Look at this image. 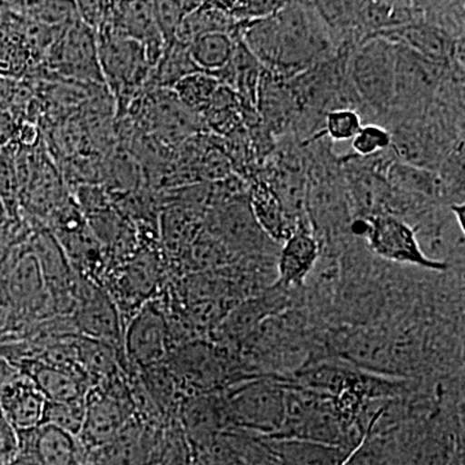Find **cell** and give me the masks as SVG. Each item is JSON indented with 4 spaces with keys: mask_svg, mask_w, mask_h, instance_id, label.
<instances>
[{
    "mask_svg": "<svg viewBox=\"0 0 465 465\" xmlns=\"http://www.w3.org/2000/svg\"><path fill=\"white\" fill-rule=\"evenodd\" d=\"M396 45L372 36L351 52L348 63L349 81L362 103L365 114L381 124L391 110L394 96Z\"/></svg>",
    "mask_w": 465,
    "mask_h": 465,
    "instance_id": "obj_1",
    "label": "cell"
},
{
    "mask_svg": "<svg viewBox=\"0 0 465 465\" xmlns=\"http://www.w3.org/2000/svg\"><path fill=\"white\" fill-rule=\"evenodd\" d=\"M127 375L124 372L97 382L85 394L84 423L78 439L87 452L115 439L136 418Z\"/></svg>",
    "mask_w": 465,
    "mask_h": 465,
    "instance_id": "obj_2",
    "label": "cell"
},
{
    "mask_svg": "<svg viewBox=\"0 0 465 465\" xmlns=\"http://www.w3.org/2000/svg\"><path fill=\"white\" fill-rule=\"evenodd\" d=\"M101 74L114 92L118 108H127L149 84L153 67L139 42L125 38L106 26L96 33Z\"/></svg>",
    "mask_w": 465,
    "mask_h": 465,
    "instance_id": "obj_3",
    "label": "cell"
},
{
    "mask_svg": "<svg viewBox=\"0 0 465 465\" xmlns=\"http://www.w3.org/2000/svg\"><path fill=\"white\" fill-rule=\"evenodd\" d=\"M351 229L356 234L363 235L372 252L388 262L434 272L448 269L445 262L425 255L414 229L399 217L378 215L370 219H354Z\"/></svg>",
    "mask_w": 465,
    "mask_h": 465,
    "instance_id": "obj_4",
    "label": "cell"
},
{
    "mask_svg": "<svg viewBox=\"0 0 465 465\" xmlns=\"http://www.w3.org/2000/svg\"><path fill=\"white\" fill-rule=\"evenodd\" d=\"M446 69L448 66L434 64L405 45H396L394 96L388 114L409 115L427 109L439 92Z\"/></svg>",
    "mask_w": 465,
    "mask_h": 465,
    "instance_id": "obj_5",
    "label": "cell"
},
{
    "mask_svg": "<svg viewBox=\"0 0 465 465\" xmlns=\"http://www.w3.org/2000/svg\"><path fill=\"white\" fill-rule=\"evenodd\" d=\"M168 353V324L155 300H148L128 317L124 329L125 370L139 374L161 365Z\"/></svg>",
    "mask_w": 465,
    "mask_h": 465,
    "instance_id": "obj_6",
    "label": "cell"
},
{
    "mask_svg": "<svg viewBox=\"0 0 465 465\" xmlns=\"http://www.w3.org/2000/svg\"><path fill=\"white\" fill-rule=\"evenodd\" d=\"M286 388L274 382H247L229 394L226 411L241 427L264 433H281L286 415Z\"/></svg>",
    "mask_w": 465,
    "mask_h": 465,
    "instance_id": "obj_7",
    "label": "cell"
},
{
    "mask_svg": "<svg viewBox=\"0 0 465 465\" xmlns=\"http://www.w3.org/2000/svg\"><path fill=\"white\" fill-rule=\"evenodd\" d=\"M74 327L84 338L105 342L124 353V320L108 290L94 280L81 277L75 307Z\"/></svg>",
    "mask_w": 465,
    "mask_h": 465,
    "instance_id": "obj_8",
    "label": "cell"
},
{
    "mask_svg": "<svg viewBox=\"0 0 465 465\" xmlns=\"http://www.w3.org/2000/svg\"><path fill=\"white\" fill-rule=\"evenodd\" d=\"M162 452L157 424L136 416L115 439L88 452V465H161Z\"/></svg>",
    "mask_w": 465,
    "mask_h": 465,
    "instance_id": "obj_9",
    "label": "cell"
},
{
    "mask_svg": "<svg viewBox=\"0 0 465 465\" xmlns=\"http://www.w3.org/2000/svg\"><path fill=\"white\" fill-rule=\"evenodd\" d=\"M20 450L12 465H88V452L78 437L42 424L18 432Z\"/></svg>",
    "mask_w": 465,
    "mask_h": 465,
    "instance_id": "obj_10",
    "label": "cell"
},
{
    "mask_svg": "<svg viewBox=\"0 0 465 465\" xmlns=\"http://www.w3.org/2000/svg\"><path fill=\"white\" fill-rule=\"evenodd\" d=\"M374 36L405 45L419 56L442 66H464V38L455 39L440 27L419 21L397 29L385 30ZM370 39V38H369Z\"/></svg>",
    "mask_w": 465,
    "mask_h": 465,
    "instance_id": "obj_11",
    "label": "cell"
},
{
    "mask_svg": "<svg viewBox=\"0 0 465 465\" xmlns=\"http://www.w3.org/2000/svg\"><path fill=\"white\" fill-rule=\"evenodd\" d=\"M54 66L63 74L84 81L103 82L96 32L79 18L64 34L54 51Z\"/></svg>",
    "mask_w": 465,
    "mask_h": 465,
    "instance_id": "obj_12",
    "label": "cell"
},
{
    "mask_svg": "<svg viewBox=\"0 0 465 465\" xmlns=\"http://www.w3.org/2000/svg\"><path fill=\"white\" fill-rule=\"evenodd\" d=\"M16 369L33 379L48 402H67L85 399L90 381L81 369L51 365L38 360H24Z\"/></svg>",
    "mask_w": 465,
    "mask_h": 465,
    "instance_id": "obj_13",
    "label": "cell"
},
{
    "mask_svg": "<svg viewBox=\"0 0 465 465\" xmlns=\"http://www.w3.org/2000/svg\"><path fill=\"white\" fill-rule=\"evenodd\" d=\"M47 400L32 378L18 371L0 391V410L17 432L42 425Z\"/></svg>",
    "mask_w": 465,
    "mask_h": 465,
    "instance_id": "obj_14",
    "label": "cell"
},
{
    "mask_svg": "<svg viewBox=\"0 0 465 465\" xmlns=\"http://www.w3.org/2000/svg\"><path fill=\"white\" fill-rule=\"evenodd\" d=\"M249 203L256 223L269 240L284 243L293 232L308 229L291 215L277 193L264 180L255 179L250 183Z\"/></svg>",
    "mask_w": 465,
    "mask_h": 465,
    "instance_id": "obj_15",
    "label": "cell"
},
{
    "mask_svg": "<svg viewBox=\"0 0 465 465\" xmlns=\"http://www.w3.org/2000/svg\"><path fill=\"white\" fill-rule=\"evenodd\" d=\"M320 246V242L312 231L300 229L293 232L284 242L278 259V284L284 289L302 286L316 265Z\"/></svg>",
    "mask_w": 465,
    "mask_h": 465,
    "instance_id": "obj_16",
    "label": "cell"
},
{
    "mask_svg": "<svg viewBox=\"0 0 465 465\" xmlns=\"http://www.w3.org/2000/svg\"><path fill=\"white\" fill-rule=\"evenodd\" d=\"M269 448L283 465L347 464V452L344 449L314 440L277 437L272 440Z\"/></svg>",
    "mask_w": 465,
    "mask_h": 465,
    "instance_id": "obj_17",
    "label": "cell"
},
{
    "mask_svg": "<svg viewBox=\"0 0 465 465\" xmlns=\"http://www.w3.org/2000/svg\"><path fill=\"white\" fill-rule=\"evenodd\" d=\"M238 24L226 11L224 3H200L197 8L183 17L174 41L189 47L195 39L210 33L231 34L235 39Z\"/></svg>",
    "mask_w": 465,
    "mask_h": 465,
    "instance_id": "obj_18",
    "label": "cell"
},
{
    "mask_svg": "<svg viewBox=\"0 0 465 465\" xmlns=\"http://www.w3.org/2000/svg\"><path fill=\"white\" fill-rule=\"evenodd\" d=\"M387 182L393 191L428 198L445 204L439 173L425 168L394 161L387 171Z\"/></svg>",
    "mask_w": 465,
    "mask_h": 465,
    "instance_id": "obj_19",
    "label": "cell"
},
{
    "mask_svg": "<svg viewBox=\"0 0 465 465\" xmlns=\"http://www.w3.org/2000/svg\"><path fill=\"white\" fill-rule=\"evenodd\" d=\"M238 39L231 34L210 33L195 39L189 45V54L200 72L213 74L224 69L234 54Z\"/></svg>",
    "mask_w": 465,
    "mask_h": 465,
    "instance_id": "obj_20",
    "label": "cell"
},
{
    "mask_svg": "<svg viewBox=\"0 0 465 465\" xmlns=\"http://www.w3.org/2000/svg\"><path fill=\"white\" fill-rule=\"evenodd\" d=\"M220 82L208 73L195 72L183 76L173 87L174 96L186 109L202 116L219 90Z\"/></svg>",
    "mask_w": 465,
    "mask_h": 465,
    "instance_id": "obj_21",
    "label": "cell"
},
{
    "mask_svg": "<svg viewBox=\"0 0 465 465\" xmlns=\"http://www.w3.org/2000/svg\"><path fill=\"white\" fill-rule=\"evenodd\" d=\"M200 213L180 206L170 208L162 220V235L168 250L173 253L182 252L191 246L200 226Z\"/></svg>",
    "mask_w": 465,
    "mask_h": 465,
    "instance_id": "obj_22",
    "label": "cell"
},
{
    "mask_svg": "<svg viewBox=\"0 0 465 465\" xmlns=\"http://www.w3.org/2000/svg\"><path fill=\"white\" fill-rule=\"evenodd\" d=\"M85 399L67 402H48L42 424L52 425L64 432L79 437L84 428Z\"/></svg>",
    "mask_w": 465,
    "mask_h": 465,
    "instance_id": "obj_23",
    "label": "cell"
},
{
    "mask_svg": "<svg viewBox=\"0 0 465 465\" xmlns=\"http://www.w3.org/2000/svg\"><path fill=\"white\" fill-rule=\"evenodd\" d=\"M200 3L191 2H155L153 3V14L159 32L166 45L174 41L177 29L186 15L197 8Z\"/></svg>",
    "mask_w": 465,
    "mask_h": 465,
    "instance_id": "obj_24",
    "label": "cell"
},
{
    "mask_svg": "<svg viewBox=\"0 0 465 465\" xmlns=\"http://www.w3.org/2000/svg\"><path fill=\"white\" fill-rule=\"evenodd\" d=\"M362 125V116L356 110H332L324 116L323 134L330 142H347L354 139Z\"/></svg>",
    "mask_w": 465,
    "mask_h": 465,
    "instance_id": "obj_25",
    "label": "cell"
},
{
    "mask_svg": "<svg viewBox=\"0 0 465 465\" xmlns=\"http://www.w3.org/2000/svg\"><path fill=\"white\" fill-rule=\"evenodd\" d=\"M391 148V134L381 124H363L360 133L351 140L353 154L358 157H372Z\"/></svg>",
    "mask_w": 465,
    "mask_h": 465,
    "instance_id": "obj_26",
    "label": "cell"
},
{
    "mask_svg": "<svg viewBox=\"0 0 465 465\" xmlns=\"http://www.w3.org/2000/svg\"><path fill=\"white\" fill-rule=\"evenodd\" d=\"M219 409V405L213 402V401L195 400L194 402L189 403L188 407H186V424L192 430H202V432L213 430L216 425L222 424V419L228 416L226 410L222 411Z\"/></svg>",
    "mask_w": 465,
    "mask_h": 465,
    "instance_id": "obj_27",
    "label": "cell"
},
{
    "mask_svg": "<svg viewBox=\"0 0 465 465\" xmlns=\"http://www.w3.org/2000/svg\"><path fill=\"white\" fill-rule=\"evenodd\" d=\"M20 450L18 432L0 410V465H12Z\"/></svg>",
    "mask_w": 465,
    "mask_h": 465,
    "instance_id": "obj_28",
    "label": "cell"
},
{
    "mask_svg": "<svg viewBox=\"0 0 465 465\" xmlns=\"http://www.w3.org/2000/svg\"><path fill=\"white\" fill-rule=\"evenodd\" d=\"M17 122L8 110L0 109V150L14 143L17 134Z\"/></svg>",
    "mask_w": 465,
    "mask_h": 465,
    "instance_id": "obj_29",
    "label": "cell"
},
{
    "mask_svg": "<svg viewBox=\"0 0 465 465\" xmlns=\"http://www.w3.org/2000/svg\"><path fill=\"white\" fill-rule=\"evenodd\" d=\"M15 326L11 314L5 309L0 308V345L15 342Z\"/></svg>",
    "mask_w": 465,
    "mask_h": 465,
    "instance_id": "obj_30",
    "label": "cell"
},
{
    "mask_svg": "<svg viewBox=\"0 0 465 465\" xmlns=\"http://www.w3.org/2000/svg\"><path fill=\"white\" fill-rule=\"evenodd\" d=\"M18 220V213L11 210L5 198L0 195V229L8 228Z\"/></svg>",
    "mask_w": 465,
    "mask_h": 465,
    "instance_id": "obj_31",
    "label": "cell"
},
{
    "mask_svg": "<svg viewBox=\"0 0 465 465\" xmlns=\"http://www.w3.org/2000/svg\"><path fill=\"white\" fill-rule=\"evenodd\" d=\"M17 372L18 370L12 365L11 361L0 354V391Z\"/></svg>",
    "mask_w": 465,
    "mask_h": 465,
    "instance_id": "obj_32",
    "label": "cell"
},
{
    "mask_svg": "<svg viewBox=\"0 0 465 465\" xmlns=\"http://www.w3.org/2000/svg\"><path fill=\"white\" fill-rule=\"evenodd\" d=\"M449 210L451 211L452 215L457 219L458 224L460 226L461 232L465 234V203L451 204V206H449Z\"/></svg>",
    "mask_w": 465,
    "mask_h": 465,
    "instance_id": "obj_33",
    "label": "cell"
},
{
    "mask_svg": "<svg viewBox=\"0 0 465 465\" xmlns=\"http://www.w3.org/2000/svg\"><path fill=\"white\" fill-rule=\"evenodd\" d=\"M0 16H2V15H0Z\"/></svg>",
    "mask_w": 465,
    "mask_h": 465,
    "instance_id": "obj_34",
    "label": "cell"
}]
</instances>
